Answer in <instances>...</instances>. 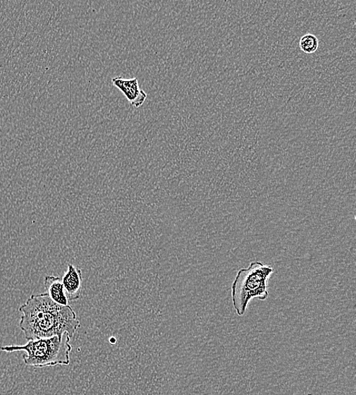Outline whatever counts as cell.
Wrapping results in <instances>:
<instances>
[{"label":"cell","instance_id":"5","mask_svg":"<svg viewBox=\"0 0 356 395\" xmlns=\"http://www.w3.org/2000/svg\"><path fill=\"white\" fill-rule=\"evenodd\" d=\"M82 282V269L68 263L67 271L62 279V283L68 301H75L80 298Z\"/></svg>","mask_w":356,"mask_h":395},{"label":"cell","instance_id":"3","mask_svg":"<svg viewBox=\"0 0 356 395\" xmlns=\"http://www.w3.org/2000/svg\"><path fill=\"white\" fill-rule=\"evenodd\" d=\"M68 334L49 339L28 341L24 345L4 346L0 350L6 353L24 351L26 365L35 368L68 365L70 363L73 347Z\"/></svg>","mask_w":356,"mask_h":395},{"label":"cell","instance_id":"7","mask_svg":"<svg viewBox=\"0 0 356 395\" xmlns=\"http://www.w3.org/2000/svg\"><path fill=\"white\" fill-rule=\"evenodd\" d=\"M319 41L317 37L312 34H306L300 38V47L306 54H312L317 51Z\"/></svg>","mask_w":356,"mask_h":395},{"label":"cell","instance_id":"4","mask_svg":"<svg viewBox=\"0 0 356 395\" xmlns=\"http://www.w3.org/2000/svg\"><path fill=\"white\" fill-rule=\"evenodd\" d=\"M111 82L113 86L120 89L133 107L138 108L144 104L147 95L140 87L137 78L125 79L116 77L112 78Z\"/></svg>","mask_w":356,"mask_h":395},{"label":"cell","instance_id":"1","mask_svg":"<svg viewBox=\"0 0 356 395\" xmlns=\"http://www.w3.org/2000/svg\"><path fill=\"white\" fill-rule=\"evenodd\" d=\"M18 311L19 328L27 341L65 334L72 339L81 325L70 305L55 303L47 293L32 295Z\"/></svg>","mask_w":356,"mask_h":395},{"label":"cell","instance_id":"6","mask_svg":"<svg viewBox=\"0 0 356 395\" xmlns=\"http://www.w3.org/2000/svg\"><path fill=\"white\" fill-rule=\"evenodd\" d=\"M44 286L49 298L55 303L61 305H68V300L66 294L62 279L56 276H46Z\"/></svg>","mask_w":356,"mask_h":395},{"label":"cell","instance_id":"2","mask_svg":"<svg viewBox=\"0 0 356 395\" xmlns=\"http://www.w3.org/2000/svg\"><path fill=\"white\" fill-rule=\"evenodd\" d=\"M274 272L272 266L256 261L237 273L232 284V301L237 315L243 316L254 299L268 300L269 283Z\"/></svg>","mask_w":356,"mask_h":395}]
</instances>
